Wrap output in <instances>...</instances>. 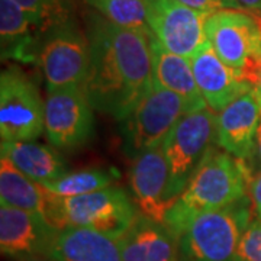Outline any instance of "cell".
Returning <instances> with one entry per match:
<instances>
[{
	"label": "cell",
	"instance_id": "obj_6",
	"mask_svg": "<svg viewBox=\"0 0 261 261\" xmlns=\"http://www.w3.org/2000/svg\"><path fill=\"white\" fill-rule=\"evenodd\" d=\"M216 138V113L205 108L186 113L170 130L161 148L170 170L171 206L189 186Z\"/></svg>",
	"mask_w": 261,
	"mask_h": 261
},
{
	"label": "cell",
	"instance_id": "obj_26",
	"mask_svg": "<svg viewBox=\"0 0 261 261\" xmlns=\"http://www.w3.org/2000/svg\"><path fill=\"white\" fill-rule=\"evenodd\" d=\"M176 2L207 15H212L222 9H238V6L231 0H176Z\"/></svg>",
	"mask_w": 261,
	"mask_h": 261
},
{
	"label": "cell",
	"instance_id": "obj_3",
	"mask_svg": "<svg viewBox=\"0 0 261 261\" xmlns=\"http://www.w3.org/2000/svg\"><path fill=\"white\" fill-rule=\"evenodd\" d=\"M138 209L128 193L111 186L93 193L60 197L45 192L42 216L57 231L86 228L119 240L138 218Z\"/></svg>",
	"mask_w": 261,
	"mask_h": 261
},
{
	"label": "cell",
	"instance_id": "obj_29",
	"mask_svg": "<svg viewBox=\"0 0 261 261\" xmlns=\"http://www.w3.org/2000/svg\"><path fill=\"white\" fill-rule=\"evenodd\" d=\"M238 8L254 15H261V0H233Z\"/></svg>",
	"mask_w": 261,
	"mask_h": 261
},
{
	"label": "cell",
	"instance_id": "obj_14",
	"mask_svg": "<svg viewBox=\"0 0 261 261\" xmlns=\"http://www.w3.org/2000/svg\"><path fill=\"white\" fill-rule=\"evenodd\" d=\"M260 121L261 100L254 87L216 113V145L248 163L254 151Z\"/></svg>",
	"mask_w": 261,
	"mask_h": 261
},
{
	"label": "cell",
	"instance_id": "obj_31",
	"mask_svg": "<svg viewBox=\"0 0 261 261\" xmlns=\"http://www.w3.org/2000/svg\"><path fill=\"white\" fill-rule=\"evenodd\" d=\"M257 92H258V96H260V100H261V77H260V83L257 86Z\"/></svg>",
	"mask_w": 261,
	"mask_h": 261
},
{
	"label": "cell",
	"instance_id": "obj_9",
	"mask_svg": "<svg viewBox=\"0 0 261 261\" xmlns=\"http://www.w3.org/2000/svg\"><path fill=\"white\" fill-rule=\"evenodd\" d=\"M45 132L44 100L35 83L18 67L0 75L2 141H35Z\"/></svg>",
	"mask_w": 261,
	"mask_h": 261
},
{
	"label": "cell",
	"instance_id": "obj_32",
	"mask_svg": "<svg viewBox=\"0 0 261 261\" xmlns=\"http://www.w3.org/2000/svg\"><path fill=\"white\" fill-rule=\"evenodd\" d=\"M231 2H233V0H231ZM233 3H235V2H233ZM235 5H237V3H235ZM237 6H238V5H237ZM238 9H240V8H238ZM240 10H241V9H240Z\"/></svg>",
	"mask_w": 261,
	"mask_h": 261
},
{
	"label": "cell",
	"instance_id": "obj_25",
	"mask_svg": "<svg viewBox=\"0 0 261 261\" xmlns=\"http://www.w3.org/2000/svg\"><path fill=\"white\" fill-rule=\"evenodd\" d=\"M235 261H261V219L258 218L244 231Z\"/></svg>",
	"mask_w": 261,
	"mask_h": 261
},
{
	"label": "cell",
	"instance_id": "obj_19",
	"mask_svg": "<svg viewBox=\"0 0 261 261\" xmlns=\"http://www.w3.org/2000/svg\"><path fill=\"white\" fill-rule=\"evenodd\" d=\"M0 154L39 185L56 180L67 173L65 160L57 148H49L34 141H2Z\"/></svg>",
	"mask_w": 261,
	"mask_h": 261
},
{
	"label": "cell",
	"instance_id": "obj_4",
	"mask_svg": "<svg viewBox=\"0 0 261 261\" xmlns=\"http://www.w3.org/2000/svg\"><path fill=\"white\" fill-rule=\"evenodd\" d=\"M252 218L250 196L193 216L176 235L181 261H235L241 237Z\"/></svg>",
	"mask_w": 261,
	"mask_h": 261
},
{
	"label": "cell",
	"instance_id": "obj_15",
	"mask_svg": "<svg viewBox=\"0 0 261 261\" xmlns=\"http://www.w3.org/2000/svg\"><path fill=\"white\" fill-rule=\"evenodd\" d=\"M190 64L199 92L206 106L215 113H219L241 94L254 89L225 64L207 41L190 58Z\"/></svg>",
	"mask_w": 261,
	"mask_h": 261
},
{
	"label": "cell",
	"instance_id": "obj_18",
	"mask_svg": "<svg viewBox=\"0 0 261 261\" xmlns=\"http://www.w3.org/2000/svg\"><path fill=\"white\" fill-rule=\"evenodd\" d=\"M48 255L57 261H122L116 238L86 228L58 231Z\"/></svg>",
	"mask_w": 261,
	"mask_h": 261
},
{
	"label": "cell",
	"instance_id": "obj_11",
	"mask_svg": "<svg viewBox=\"0 0 261 261\" xmlns=\"http://www.w3.org/2000/svg\"><path fill=\"white\" fill-rule=\"evenodd\" d=\"M145 3L149 31L170 53L190 60L207 41V13L187 8L176 0H145Z\"/></svg>",
	"mask_w": 261,
	"mask_h": 261
},
{
	"label": "cell",
	"instance_id": "obj_22",
	"mask_svg": "<svg viewBox=\"0 0 261 261\" xmlns=\"http://www.w3.org/2000/svg\"><path fill=\"white\" fill-rule=\"evenodd\" d=\"M112 173L100 168H84L73 173H65L64 176L47 181L41 186L44 190L60 197H74L93 193L106 187L113 186Z\"/></svg>",
	"mask_w": 261,
	"mask_h": 261
},
{
	"label": "cell",
	"instance_id": "obj_28",
	"mask_svg": "<svg viewBox=\"0 0 261 261\" xmlns=\"http://www.w3.org/2000/svg\"><path fill=\"white\" fill-rule=\"evenodd\" d=\"M248 166L251 168V173L254 171V174L260 173L261 171V121L258 125V129H257V137H255V145H254V151H252V155L250 161H248ZM252 174V176H254Z\"/></svg>",
	"mask_w": 261,
	"mask_h": 261
},
{
	"label": "cell",
	"instance_id": "obj_8",
	"mask_svg": "<svg viewBox=\"0 0 261 261\" xmlns=\"http://www.w3.org/2000/svg\"><path fill=\"white\" fill-rule=\"evenodd\" d=\"M90 41L74 22L65 19L44 34L38 61L48 90L82 87L90 70Z\"/></svg>",
	"mask_w": 261,
	"mask_h": 261
},
{
	"label": "cell",
	"instance_id": "obj_12",
	"mask_svg": "<svg viewBox=\"0 0 261 261\" xmlns=\"http://www.w3.org/2000/svg\"><path fill=\"white\" fill-rule=\"evenodd\" d=\"M129 186L140 215L164 225L171 202L168 199L170 170L161 145L144 151L132 160Z\"/></svg>",
	"mask_w": 261,
	"mask_h": 261
},
{
	"label": "cell",
	"instance_id": "obj_24",
	"mask_svg": "<svg viewBox=\"0 0 261 261\" xmlns=\"http://www.w3.org/2000/svg\"><path fill=\"white\" fill-rule=\"evenodd\" d=\"M22 9L37 16L47 31L57 23L64 22L67 18L65 0H13Z\"/></svg>",
	"mask_w": 261,
	"mask_h": 261
},
{
	"label": "cell",
	"instance_id": "obj_1",
	"mask_svg": "<svg viewBox=\"0 0 261 261\" xmlns=\"http://www.w3.org/2000/svg\"><path fill=\"white\" fill-rule=\"evenodd\" d=\"M149 34L94 18L87 35L90 70L82 86L94 111L122 122L152 86Z\"/></svg>",
	"mask_w": 261,
	"mask_h": 261
},
{
	"label": "cell",
	"instance_id": "obj_17",
	"mask_svg": "<svg viewBox=\"0 0 261 261\" xmlns=\"http://www.w3.org/2000/svg\"><path fill=\"white\" fill-rule=\"evenodd\" d=\"M149 47L154 83L178 94L186 102L190 112L207 108L196 84L190 60L170 53L160 44L152 32L149 34Z\"/></svg>",
	"mask_w": 261,
	"mask_h": 261
},
{
	"label": "cell",
	"instance_id": "obj_21",
	"mask_svg": "<svg viewBox=\"0 0 261 261\" xmlns=\"http://www.w3.org/2000/svg\"><path fill=\"white\" fill-rule=\"evenodd\" d=\"M0 202L42 216L45 190L15 167L6 157H0Z\"/></svg>",
	"mask_w": 261,
	"mask_h": 261
},
{
	"label": "cell",
	"instance_id": "obj_5",
	"mask_svg": "<svg viewBox=\"0 0 261 261\" xmlns=\"http://www.w3.org/2000/svg\"><path fill=\"white\" fill-rule=\"evenodd\" d=\"M206 38L215 53L245 83L257 89L261 77V28L258 15L222 9L206 19Z\"/></svg>",
	"mask_w": 261,
	"mask_h": 261
},
{
	"label": "cell",
	"instance_id": "obj_10",
	"mask_svg": "<svg viewBox=\"0 0 261 261\" xmlns=\"http://www.w3.org/2000/svg\"><path fill=\"white\" fill-rule=\"evenodd\" d=\"M93 111L82 87L48 90L44 99V125L49 144L57 149L84 145L93 135Z\"/></svg>",
	"mask_w": 261,
	"mask_h": 261
},
{
	"label": "cell",
	"instance_id": "obj_13",
	"mask_svg": "<svg viewBox=\"0 0 261 261\" xmlns=\"http://www.w3.org/2000/svg\"><path fill=\"white\" fill-rule=\"evenodd\" d=\"M57 229L44 216L8 205H0V250L19 261L48 255Z\"/></svg>",
	"mask_w": 261,
	"mask_h": 261
},
{
	"label": "cell",
	"instance_id": "obj_23",
	"mask_svg": "<svg viewBox=\"0 0 261 261\" xmlns=\"http://www.w3.org/2000/svg\"><path fill=\"white\" fill-rule=\"evenodd\" d=\"M103 18L121 28L149 32L145 0H84Z\"/></svg>",
	"mask_w": 261,
	"mask_h": 261
},
{
	"label": "cell",
	"instance_id": "obj_30",
	"mask_svg": "<svg viewBox=\"0 0 261 261\" xmlns=\"http://www.w3.org/2000/svg\"><path fill=\"white\" fill-rule=\"evenodd\" d=\"M28 261H57L56 258H53L51 255H41V257H35V258H32V260Z\"/></svg>",
	"mask_w": 261,
	"mask_h": 261
},
{
	"label": "cell",
	"instance_id": "obj_7",
	"mask_svg": "<svg viewBox=\"0 0 261 261\" xmlns=\"http://www.w3.org/2000/svg\"><path fill=\"white\" fill-rule=\"evenodd\" d=\"M189 112V106L178 94L152 83L121 122L123 151L134 160L144 151L160 147L174 125Z\"/></svg>",
	"mask_w": 261,
	"mask_h": 261
},
{
	"label": "cell",
	"instance_id": "obj_2",
	"mask_svg": "<svg viewBox=\"0 0 261 261\" xmlns=\"http://www.w3.org/2000/svg\"><path fill=\"white\" fill-rule=\"evenodd\" d=\"M251 177L247 161L212 147L189 186L168 211L164 226L177 235L183 225L196 215L238 202L248 196Z\"/></svg>",
	"mask_w": 261,
	"mask_h": 261
},
{
	"label": "cell",
	"instance_id": "obj_27",
	"mask_svg": "<svg viewBox=\"0 0 261 261\" xmlns=\"http://www.w3.org/2000/svg\"><path fill=\"white\" fill-rule=\"evenodd\" d=\"M248 196L251 200L254 216L261 219V171L251 177L250 187H248Z\"/></svg>",
	"mask_w": 261,
	"mask_h": 261
},
{
	"label": "cell",
	"instance_id": "obj_20",
	"mask_svg": "<svg viewBox=\"0 0 261 261\" xmlns=\"http://www.w3.org/2000/svg\"><path fill=\"white\" fill-rule=\"evenodd\" d=\"M39 32H47L45 25L22 9L13 0H0V38L3 56L29 60L31 48Z\"/></svg>",
	"mask_w": 261,
	"mask_h": 261
},
{
	"label": "cell",
	"instance_id": "obj_16",
	"mask_svg": "<svg viewBox=\"0 0 261 261\" xmlns=\"http://www.w3.org/2000/svg\"><path fill=\"white\" fill-rule=\"evenodd\" d=\"M118 241L122 261H181L177 237L142 215Z\"/></svg>",
	"mask_w": 261,
	"mask_h": 261
}]
</instances>
